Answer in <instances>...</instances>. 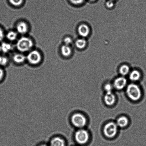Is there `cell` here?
<instances>
[{
	"mask_svg": "<svg viewBox=\"0 0 146 146\" xmlns=\"http://www.w3.org/2000/svg\"><path fill=\"white\" fill-rule=\"evenodd\" d=\"M70 2L74 5H79L82 3L84 0H69Z\"/></svg>",
	"mask_w": 146,
	"mask_h": 146,
	"instance_id": "cb8c5ba5",
	"label": "cell"
},
{
	"mask_svg": "<svg viewBox=\"0 0 146 146\" xmlns=\"http://www.w3.org/2000/svg\"><path fill=\"white\" fill-rule=\"evenodd\" d=\"M118 126L115 123H108L104 127V132L106 137L113 138L116 135L118 131Z\"/></svg>",
	"mask_w": 146,
	"mask_h": 146,
	"instance_id": "277c9868",
	"label": "cell"
},
{
	"mask_svg": "<svg viewBox=\"0 0 146 146\" xmlns=\"http://www.w3.org/2000/svg\"><path fill=\"white\" fill-rule=\"evenodd\" d=\"M78 31L79 34L81 36L86 37L89 34L90 29L88 26L85 24H81L78 27Z\"/></svg>",
	"mask_w": 146,
	"mask_h": 146,
	"instance_id": "9c48e42d",
	"label": "cell"
},
{
	"mask_svg": "<svg viewBox=\"0 0 146 146\" xmlns=\"http://www.w3.org/2000/svg\"><path fill=\"white\" fill-rule=\"evenodd\" d=\"M41 58L40 53L36 50L30 52L26 57V59L28 62L33 65L39 64L41 61Z\"/></svg>",
	"mask_w": 146,
	"mask_h": 146,
	"instance_id": "8992f818",
	"label": "cell"
},
{
	"mask_svg": "<svg viewBox=\"0 0 146 146\" xmlns=\"http://www.w3.org/2000/svg\"><path fill=\"white\" fill-rule=\"evenodd\" d=\"M141 73L136 70L131 71L129 74L130 79L132 81H138L141 78Z\"/></svg>",
	"mask_w": 146,
	"mask_h": 146,
	"instance_id": "9a60e30c",
	"label": "cell"
},
{
	"mask_svg": "<svg viewBox=\"0 0 146 146\" xmlns=\"http://www.w3.org/2000/svg\"><path fill=\"white\" fill-rule=\"evenodd\" d=\"M0 47L1 51L5 53L10 52L13 48L11 44L5 42L2 43Z\"/></svg>",
	"mask_w": 146,
	"mask_h": 146,
	"instance_id": "2e32d148",
	"label": "cell"
},
{
	"mask_svg": "<svg viewBox=\"0 0 146 146\" xmlns=\"http://www.w3.org/2000/svg\"><path fill=\"white\" fill-rule=\"evenodd\" d=\"M61 51L62 55L65 57L69 56L72 53V50L70 47L69 46L66 45H62L61 46Z\"/></svg>",
	"mask_w": 146,
	"mask_h": 146,
	"instance_id": "5bb4252c",
	"label": "cell"
},
{
	"mask_svg": "<svg viewBox=\"0 0 146 146\" xmlns=\"http://www.w3.org/2000/svg\"><path fill=\"white\" fill-rule=\"evenodd\" d=\"M127 83L126 79L123 77H119L114 81L113 86L118 90H121L125 87Z\"/></svg>",
	"mask_w": 146,
	"mask_h": 146,
	"instance_id": "52a82bcc",
	"label": "cell"
},
{
	"mask_svg": "<svg viewBox=\"0 0 146 146\" xmlns=\"http://www.w3.org/2000/svg\"><path fill=\"white\" fill-rule=\"evenodd\" d=\"M8 60L6 57L0 56V65L4 66L8 63Z\"/></svg>",
	"mask_w": 146,
	"mask_h": 146,
	"instance_id": "44dd1931",
	"label": "cell"
},
{
	"mask_svg": "<svg viewBox=\"0 0 146 146\" xmlns=\"http://www.w3.org/2000/svg\"><path fill=\"white\" fill-rule=\"evenodd\" d=\"M104 88L106 93L112 92L113 86L109 84H107L104 86Z\"/></svg>",
	"mask_w": 146,
	"mask_h": 146,
	"instance_id": "7402d4cb",
	"label": "cell"
},
{
	"mask_svg": "<svg viewBox=\"0 0 146 146\" xmlns=\"http://www.w3.org/2000/svg\"><path fill=\"white\" fill-rule=\"evenodd\" d=\"M1 51V47H0V52Z\"/></svg>",
	"mask_w": 146,
	"mask_h": 146,
	"instance_id": "f546056e",
	"label": "cell"
},
{
	"mask_svg": "<svg viewBox=\"0 0 146 146\" xmlns=\"http://www.w3.org/2000/svg\"><path fill=\"white\" fill-rule=\"evenodd\" d=\"M111 1H114V0H111Z\"/></svg>",
	"mask_w": 146,
	"mask_h": 146,
	"instance_id": "4dcf8cb0",
	"label": "cell"
},
{
	"mask_svg": "<svg viewBox=\"0 0 146 146\" xmlns=\"http://www.w3.org/2000/svg\"><path fill=\"white\" fill-rule=\"evenodd\" d=\"M17 32L21 34L27 33L28 31V24L24 21H21L18 23L16 26Z\"/></svg>",
	"mask_w": 146,
	"mask_h": 146,
	"instance_id": "ba28073f",
	"label": "cell"
},
{
	"mask_svg": "<svg viewBox=\"0 0 146 146\" xmlns=\"http://www.w3.org/2000/svg\"><path fill=\"white\" fill-rule=\"evenodd\" d=\"M4 37V34L3 31L1 29V28H0V41L2 40L3 38Z\"/></svg>",
	"mask_w": 146,
	"mask_h": 146,
	"instance_id": "484cf974",
	"label": "cell"
},
{
	"mask_svg": "<svg viewBox=\"0 0 146 146\" xmlns=\"http://www.w3.org/2000/svg\"><path fill=\"white\" fill-rule=\"evenodd\" d=\"M76 141L78 144H83L86 143L89 138V134L87 131L84 129H80L77 131L75 134Z\"/></svg>",
	"mask_w": 146,
	"mask_h": 146,
	"instance_id": "5b68a950",
	"label": "cell"
},
{
	"mask_svg": "<svg viewBox=\"0 0 146 146\" xmlns=\"http://www.w3.org/2000/svg\"><path fill=\"white\" fill-rule=\"evenodd\" d=\"M13 60L17 64H21L25 61L26 57L21 54H15L13 57Z\"/></svg>",
	"mask_w": 146,
	"mask_h": 146,
	"instance_id": "4fadbf2b",
	"label": "cell"
},
{
	"mask_svg": "<svg viewBox=\"0 0 146 146\" xmlns=\"http://www.w3.org/2000/svg\"><path fill=\"white\" fill-rule=\"evenodd\" d=\"M126 92L128 97L133 101H138L141 98V90L137 84H129L127 87Z\"/></svg>",
	"mask_w": 146,
	"mask_h": 146,
	"instance_id": "7a4b0ae2",
	"label": "cell"
},
{
	"mask_svg": "<svg viewBox=\"0 0 146 146\" xmlns=\"http://www.w3.org/2000/svg\"><path fill=\"white\" fill-rule=\"evenodd\" d=\"M107 7L108 8H111L113 7L114 4L113 1L108 0L106 3Z\"/></svg>",
	"mask_w": 146,
	"mask_h": 146,
	"instance_id": "d4e9b609",
	"label": "cell"
},
{
	"mask_svg": "<svg viewBox=\"0 0 146 146\" xmlns=\"http://www.w3.org/2000/svg\"><path fill=\"white\" fill-rule=\"evenodd\" d=\"M6 36L9 40L14 41L17 39L18 34L15 31H9L7 34Z\"/></svg>",
	"mask_w": 146,
	"mask_h": 146,
	"instance_id": "ac0fdd59",
	"label": "cell"
},
{
	"mask_svg": "<svg viewBox=\"0 0 146 146\" xmlns=\"http://www.w3.org/2000/svg\"><path fill=\"white\" fill-rule=\"evenodd\" d=\"M115 97L112 92L106 93L104 97V102L108 106L113 105L115 102Z\"/></svg>",
	"mask_w": 146,
	"mask_h": 146,
	"instance_id": "30bf717a",
	"label": "cell"
},
{
	"mask_svg": "<svg viewBox=\"0 0 146 146\" xmlns=\"http://www.w3.org/2000/svg\"><path fill=\"white\" fill-rule=\"evenodd\" d=\"M86 44V41L84 38L77 39L75 42L76 46L80 49H82L85 48Z\"/></svg>",
	"mask_w": 146,
	"mask_h": 146,
	"instance_id": "e0dca14e",
	"label": "cell"
},
{
	"mask_svg": "<svg viewBox=\"0 0 146 146\" xmlns=\"http://www.w3.org/2000/svg\"><path fill=\"white\" fill-rule=\"evenodd\" d=\"M11 5L15 7L21 6L23 4L24 0H8Z\"/></svg>",
	"mask_w": 146,
	"mask_h": 146,
	"instance_id": "ffe728a7",
	"label": "cell"
},
{
	"mask_svg": "<svg viewBox=\"0 0 146 146\" xmlns=\"http://www.w3.org/2000/svg\"><path fill=\"white\" fill-rule=\"evenodd\" d=\"M39 146H48L46 145V144H41V145H40Z\"/></svg>",
	"mask_w": 146,
	"mask_h": 146,
	"instance_id": "83f0119b",
	"label": "cell"
},
{
	"mask_svg": "<svg viewBox=\"0 0 146 146\" xmlns=\"http://www.w3.org/2000/svg\"><path fill=\"white\" fill-rule=\"evenodd\" d=\"M50 146H66V143L63 139L55 137L51 140Z\"/></svg>",
	"mask_w": 146,
	"mask_h": 146,
	"instance_id": "8fae6325",
	"label": "cell"
},
{
	"mask_svg": "<svg viewBox=\"0 0 146 146\" xmlns=\"http://www.w3.org/2000/svg\"><path fill=\"white\" fill-rule=\"evenodd\" d=\"M129 67L127 65H123L120 68V73L123 76L127 75L129 72Z\"/></svg>",
	"mask_w": 146,
	"mask_h": 146,
	"instance_id": "d6986e66",
	"label": "cell"
},
{
	"mask_svg": "<svg viewBox=\"0 0 146 146\" xmlns=\"http://www.w3.org/2000/svg\"><path fill=\"white\" fill-rule=\"evenodd\" d=\"M71 121L73 125L79 128L85 126L87 123V119L85 116L80 113L73 114L71 117Z\"/></svg>",
	"mask_w": 146,
	"mask_h": 146,
	"instance_id": "3957f363",
	"label": "cell"
},
{
	"mask_svg": "<svg viewBox=\"0 0 146 146\" xmlns=\"http://www.w3.org/2000/svg\"><path fill=\"white\" fill-rule=\"evenodd\" d=\"M64 42L65 43V45L69 46L72 43V40L71 38L67 37L64 38Z\"/></svg>",
	"mask_w": 146,
	"mask_h": 146,
	"instance_id": "603a6c76",
	"label": "cell"
},
{
	"mask_svg": "<svg viewBox=\"0 0 146 146\" xmlns=\"http://www.w3.org/2000/svg\"><path fill=\"white\" fill-rule=\"evenodd\" d=\"M128 119L127 117L122 116L118 119L116 124L118 127L124 128L127 126L128 124Z\"/></svg>",
	"mask_w": 146,
	"mask_h": 146,
	"instance_id": "7c38bea8",
	"label": "cell"
},
{
	"mask_svg": "<svg viewBox=\"0 0 146 146\" xmlns=\"http://www.w3.org/2000/svg\"><path fill=\"white\" fill-rule=\"evenodd\" d=\"M4 72L3 70L0 68V81L2 80L3 77H4Z\"/></svg>",
	"mask_w": 146,
	"mask_h": 146,
	"instance_id": "4316f807",
	"label": "cell"
},
{
	"mask_svg": "<svg viewBox=\"0 0 146 146\" xmlns=\"http://www.w3.org/2000/svg\"><path fill=\"white\" fill-rule=\"evenodd\" d=\"M90 1H95V0H90Z\"/></svg>",
	"mask_w": 146,
	"mask_h": 146,
	"instance_id": "f1b7e54d",
	"label": "cell"
},
{
	"mask_svg": "<svg viewBox=\"0 0 146 146\" xmlns=\"http://www.w3.org/2000/svg\"><path fill=\"white\" fill-rule=\"evenodd\" d=\"M32 40L27 37H22L17 43V49L21 52H26L30 50L33 46Z\"/></svg>",
	"mask_w": 146,
	"mask_h": 146,
	"instance_id": "6da1fadb",
	"label": "cell"
}]
</instances>
